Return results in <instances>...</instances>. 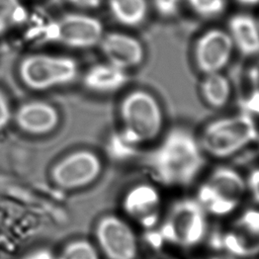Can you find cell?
I'll list each match as a JSON object with an SVG mask.
<instances>
[{
	"label": "cell",
	"mask_w": 259,
	"mask_h": 259,
	"mask_svg": "<svg viewBox=\"0 0 259 259\" xmlns=\"http://www.w3.org/2000/svg\"><path fill=\"white\" fill-rule=\"evenodd\" d=\"M246 181L231 167L215 168L199 185L196 199L207 212L226 217L238 208L246 193Z\"/></svg>",
	"instance_id": "obj_7"
},
{
	"label": "cell",
	"mask_w": 259,
	"mask_h": 259,
	"mask_svg": "<svg viewBox=\"0 0 259 259\" xmlns=\"http://www.w3.org/2000/svg\"><path fill=\"white\" fill-rule=\"evenodd\" d=\"M128 81L126 71L108 62L91 66L83 75L84 87L95 93H112L122 88Z\"/></svg>",
	"instance_id": "obj_15"
},
{
	"label": "cell",
	"mask_w": 259,
	"mask_h": 259,
	"mask_svg": "<svg viewBox=\"0 0 259 259\" xmlns=\"http://www.w3.org/2000/svg\"><path fill=\"white\" fill-rule=\"evenodd\" d=\"M119 135L134 147L156 140L164 125L162 107L150 92L137 89L125 94L118 105Z\"/></svg>",
	"instance_id": "obj_2"
},
{
	"label": "cell",
	"mask_w": 259,
	"mask_h": 259,
	"mask_svg": "<svg viewBox=\"0 0 259 259\" xmlns=\"http://www.w3.org/2000/svg\"><path fill=\"white\" fill-rule=\"evenodd\" d=\"M222 245L229 254L238 258L259 255V209L243 211L224 233Z\"/></svg>",
	"instance_id": "obj_11"
},
{
	"label": "cell",
	"mask_w": 259,
	"mask_h": 259,
	"mask_svg": "<svg viewBox=\"0 0 259 259\" xmlns=\"http://www.w3.org/2000/svg\"><path fill=\"white\" fill-rule=\"evenodd\" d=\"M101 172L99 156L88 150H79L59 160L51 170V177L57 186L71 190L90 185Z\"/></svg>",
	"instance_id": "obj_8"
},
{
	"label": "cell",
	"mask_w": 259,
	"mask_h": 259,
	"mask_svg": "<svg viewBox=\"0 0 259 259\" xmlns=\"http://www.w3.org/2000/svg\"><path fill=\"white\" fill-rule=\"evenodd\" d=\"M17 73L26 88L47 91L73 83L79 75V66L69 56L32 53L21 58Z\"/></svg>",
	"instance_id": "obj_4"
},
{
	"label": "cell",
	"mask_w": 259,
	"mask_h": 259,
	"mask_svg": "<svg viewBox=\"0 0 259 259\" xmlns=\"http://www.w3.org/2000/svg\"><path fill=\"white\" fill-rule=\"evenodd\" d=\"M245 181H246L247 190L250 192L255 202L259 204V167L253 169L249 173Z\"/></svg>",
	"instance_id": "obj_25"
},
{
	"label": "cell",
	"mask_w": 259,
	"mask_h": 259,
	"mask_svg": "<svg viewBox=\"0 0 259 259\" xmlns=\"http://www.w3.org/2000/svg\"><path fill=\"white\" fill-rule=\"evenodd\" d=\"M16 125L32 136L50 134L58 126L60 114L57 108L44 100H29L18 106L14 112Z\"/></svg>",
	"instance_id": "obj_14"
},
{
	"label": "cell",
	"mask_w": 259,
	"mask_h": 259,
	"mask_svg": "<svg viewBox=\"0 0 259 259\" xmlns=\"http://www.w3.org/2000/svg\"><path fill=\"white\" fill-rule=\"evenodd\" d=\"M121 206L126 217L143 229L152 230L160 223L162 198L153 185L142 183L130 188Z\"/></svg>",
	"instance_id": "obj_12"
},
{
	"label": "cell",
	"mask_w": 259,
	"mask_h": 259,
	"mask_svg": "<svg viewBox=\"0 0 259 259\" xmlns=\"http://www.w3.org/2000/svg\"><path fill=\"white\" fill-rule=\"evenodd\" d=\"M250 88L245 97L240 100L242 111L251 115H259V60L248 71Z\"/></svg>",
	"instance_id": "obj_20"
},
{
	"label": "cell",
	"mask_w": 259,
	"mask_h": 259,
	"mask_svg": "<svg viewBox=\"0 0 259 259\" xmlns=\"http://www.w3.org/2000/svg\"><path fill=\"white\" fill-rule=\"evenodd\" d=\"M22 259H57V256L51 250L47 248H40L29 252Z\"/></svg>",
	"instance_id": "obj_27"
},
{
	"label": "cell",
	"mask_w": 259,
	"mask_h": 259,
	"mask_svg": "<svg viewBox=\"0 0 259 259\" xmlns=\"http://www.w3.org/2000/svg\"><path fill=\"white\" fill-rule=\"evenodd\" d=\"M237 2L246 6H254L259 4V0H237Z\"/></svg>",
	"instance_id": "obj_28"
},
{
	"label": "cell",
	"mask_w": 259,
	"mask_h": 259,
	"mask_svg": "<svg viewBox=\"0 0 259 259\" xmlns=\"http://www.w3.org/2000/svg\"><path fill=\"white\" fill-rule=\"evenodd\" d=\"M153 6L159 15L172 17L179 10L180 0H153Z\"/></svg>",
	"instance_id": "obj_23"
},
{
	"label": "cell",
	"mask_w": 259,
	"mask_h": 259,
	"mask_svg": "<svg viewBox=\"0 0 259 259\" xmlns=\"http://www.w3.org/2000/svg\"><path fill=\"white\" fill-rule=\"evenodd\" d=\"M258 137L254 116L241 111L208 122L202 130L198 142L203 153L224 159L239 153L257 141Z\"/></svg>",
	"instance_id": "obj_3"
},
{
	"label": "cell",
	"mask_w": 259,
	"mask_h": 259,
	"mask_svg": "<svg viewBox=\"0 0 259 259\" xmlns=\"http://www.w3.org/2000/svg\"><path fill=\"white\" fill-rule=\"evenodd\" d=\"M200 94L208 106L215 109L223 108L231 98V82L221 72L206 74L200 83Z\"/></svg>",
	"instance_id": "obj_18"
},
{
	"label": "cell",
	"mask_w": 259,
	"mask_h": 259,
	"mask_svg": "<svg viewBox=\"0 0 259 259\" xmlns=\"http://www.w3.org/2000/svg\"><path fill=\"white\" fill-rule=\"evenodd\" d=\"M107 5L112 18L127 27L141 25L149 10L147 0H107Z\"/></svg>",
	"instance_id": "obj_17"
},
{
	"label": "cell",
	"mask_w": 259,
	"mask_h": 259,
	"mask_svg": "<svg viewBox=\"0 0 259 259\" xmlns=\"http://www.w3.org/2000/svg\"><path fill=\"white\" fill-rule=\"evenodd\" d=\"M33 34L44 41H52L64 47L85 50L99 45L104 27L95 16L83 12H69L55 20L35 27Z\"/></svg>",
	"instance_id": "obj_6"
},
{
	"label": "cell",
	"mask_w": 259,
	"mask_h": 259,
	"mask_svg": "<svg viewBox=\"0 0 259 259\" xmlns=\"http://www.w3.org/2000/svg\"><path fill=\"white\" fill-rule=\"evenodd\" d=\"M57 259H100L97 247L90 241L80 239L68 243Z\"/></svg>",
	"instance_id": "obj_21"
},
{
	"label": "cell",
	"mask_w": 259,
	"mask_h": 259,
	"mask_svg": "<svg viewBox=\"0 0 259 259\" xmlns=\"http://www.w3.org/2000/svg\"><path fill=\"white\" fill-rule=\"evenodd\" d=\"M99 47L109 64L124 71L140 66L145 59L143 44L124 32H104Z\"/></svg>",
	"instance_id": "obj_13"
},
{
	"label": "cell",
	"mask_w": 259,
	"mask_h": 259,
	"mask_svg": "<svg viewBox=\"0 0 259 259\" xmlns=\"http://www.w3.org/2000/svg\"><path fill=\"white\" fill-rule=\"evenodd\" d=\"M257 141H258V143H259V137H258V139H257Z\"/></svg>",
	"instance_id": "obj_31"
},
{
	"label": "cell",
	"mask_w": 259,
	"mask_h": 259,
	"mask_svg": "<svg viewBox=\"0 0 259 259\" xmlns=\"http://www.w3.org/2000/svg\"><path fill=\"white\" fill-rule=\"evenodd\" d=\"M235 47L228 31L210 28L201 33L193 47L196 68L204 75L221 72L229 64Z\"/></svg>",
	"instance_id": "obj_10"
},
{
	"label": "cell",
	"mask_w": 259,
	"mask_h": 259,
	"mask_svg": "<svg viewBox=\"0 0 259 259\" xmlns=\"http://www.w3.org/2000/svg\"><path fill=\"white\" fill-rule=\"evenodd\" d=\"M26 19L27 12L20 0H0V36Z\"/></svg>",
	"instance_id": "obj_19"
},
{
	"label": "cell",
	"mask_w": 259,
	"mask_h": 259,
	"mask_svg": "<svg viewBox=\"0 0 259 259\" xmlns=\"http://www.w3.org/2000/svg\"><path fill=\"white\" fill-rule=\"evenodd\" d=\"M191 10L202 18L221 16L227 8V0H186Z\"/></svg>",
	"instance_id": "obj_22"
},
{
	"label": "cell",
	"mask_w": 259,
	"mask_h": 259,
	"mask_svg": "<svg viewBox=\"0 0 259 259\" xmlns=\"http://www.w3.org/2000/svg\"><path fill=\"white\" fill-rule=\"evenodd\" d=\"M204 165L198 140L184 127L170 130L148 160L153 178L166 187H187Z\"/></svg>",
	"instance_id": "obj_1"
},
{
	"label": "cell",
	"mask_w": 259,
	"mask_h": 259,
	"mask_svg": "<svg viewBox=\"0 0 259 259\" xmlns=\"http://www.w3.org/2000/svg\"><path fill=\"white\" fill-rule=\"evenodd\" d=\"M154 259H174V258H171V257H167V256H159V257H156Z\"/></svg>",
	"instance_id": "obj_29"
},
{
	"label": "cell",
	"mask_w": 259,
	"mask_h": 259,
	"mask_svg": "<svg viewBox=\"0 0 259 259\" xmlns=\"http://www.w3.org/2000/svg\"><path fill=\"white\" fill-rule=\"evenodd\" d=\"M72 6L82 10H94L101 6L103 0H67Z\"/></svg>",
	"instance_id": "obj_26"
},
{
	"label": "cell",
	"mask_w": 259,
	"mask_h": 259,
	"mask_svg": "<svg viewBox=\"0 0 259 259\" xmlns=\"http://www.w3.org/2000/svg\"><path fill=\"white\" fill-rule=\"evenodd\" d=\"M207 232V212L196 198L184 197L170 207L160 227L163 241L189 249L200 244Z\"/></svg>",
	"instance_id": "obj_5"
},
{
	"label": "cell",
	"mask_w": 259,
	"mask_h": 259,
	"mask_svg": "<svg viewBox=\"0 0 259 259\" xmlns=\"http://www.w3.org/2000/svg\"><path fill=\"white\" fill-rule=\"evenodd\" d=\"M12 118V110L5 93L0 89V131L5 128Z\"/></svg>",
	"instance_id": "obj_24"
},
{
	"label": "cell",
	"mask_w": 259,
	"mask_h": 259,
	"mask_svg": "<svg viewBox=\"0 0 259 259\" xmlns=\"http://www.w3.org/2000/svg\"><path fill=\"white\" fill-rule=\"evenodd\" d=\"M234 47L246 57L259 54V23L250 14L233 15L228 23Z\"/></svg>",
	"instance_id": "obj_16"
},
{
	"label": "cell",
	"mask_w": 259,
	"mask_h": 259,
	"mask_svg": "<svg viewBox=\"0 0 259 259\" xmlns=\"http://www.w3.org/2000/svg\"><path fill=\"white\" fill-rule=\"evenodd\" d=\"M94 235L98 249L107 259H136L138 238L123 219L115 214L103 215L96 223Z\"/></svg>",
	"instance_id": "obj_9"
},
{
	"label": "cell",
	"mask_w": 259,
	"mask_h": 259,
	"mask_svg": "<svg viewBox=\"0 0 259 259\" xmlns=\"http://www.w3.org/2000/svg\"><path fill=\"white\" fill-rule=\"evenodd\" d=\"M201 259H221V258L217 257V256H209V257H204V258H201Z\"/></svg>",
	"instance_id": "obj_30"
}]
</instances>
